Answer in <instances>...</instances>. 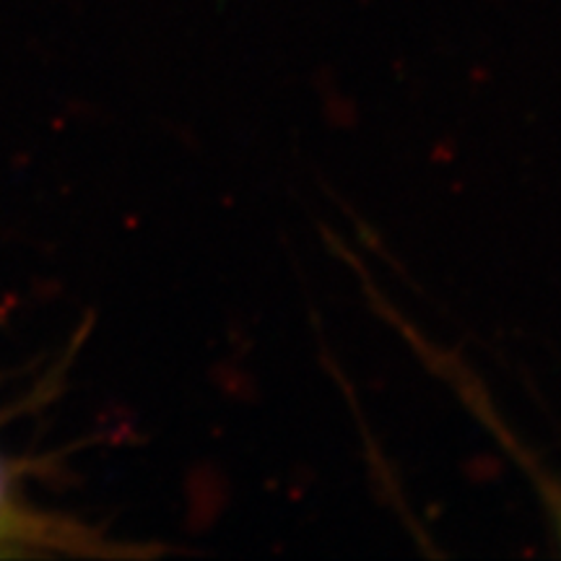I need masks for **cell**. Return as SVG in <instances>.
Instances as JSON below:
<instances>
[{"label":"cell","mask_w":561,"mask_h":561,"mask_svg":"<svg viewBox=\"0 0 561 561\" xmlns=\"http://www.w3.org/2000/svg\"><path fill=\"white\" fill-rule=\"evenodd\" d=\"M0 553H73V557H149L151 549L110 541L87 525L32 510L0 460Z\"/></svg>","instance_id":"obj_1"}]
</instances>
